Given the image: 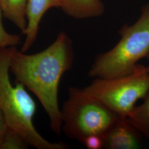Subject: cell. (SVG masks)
Masks as SVG:
<instances>
[{
	"label": "cell",
	"mask_w": 149,
	"mask_h": 149,
	"mask_svg": "<svg viewBox=\"0 0 149 149\" xmlns=\"http://www.w3.org/2000/svg\"><path fill=\"white\" fill-rule=\"evenodd\" d=\"M74 60L72 41L63 32L39 53L26 54L15 47L11 55L10 70L16 82L21 83L37 97L48 115L51 130L57 135L62 132L59 83L63 74L72 68Z\"/></svg>",
	"instance_id": "6da1fadb"
},
{
	"label": "cell",
	"mask_w": 149,
	"mask_h": 149,
	"mask_svg": "<svg viewBox=\"0 0 149 149\" xmlns=\"http://www.w3.org/2000/svg\"><path fill=\"white\" fill-rule=\"evenodd\" d=\"M15 47L0 48V108L7 126L21 134L29 145L37 149H68V145L51 143L38 132L33 123L37 108L35 102L21 83L12 85L9 72Z\"/></svg>",
	"instance_id": "7a4b0ae2"
},
{
	"label": "cell",
	"mask_w": 149,
	"mask_h": 149,
	"mask_svg": "<svg viewBox=\"0 0 149 149\" xmlns=\"http://www.w3.org/2000/svg\"><path fill=\"white\" fill-rule=\"evenodd\" d=\"M121 38L111 50L99 54L88 71L89 77L111 79L129 74L149 52V4L145 6L138 20L119 31Z\"/></svg>",
	"instance_id": "3957f363"
},
{
	"label": "cell",
	"mask_w": 149,
	"mask_h": 149,
	"mask_svg": "<svg viewBox=\"0 0 149 149\" xmlns=\"http://www.w3.org/2000/svg\"><path fill=\"white\" fill-rule=\"evenodd\" d=\"M60 117L65 135L83 144L91 135L103 138L120 117L84 89L71 87Z\"/></svg>",
	"instance_id": "277c9868"
},
{
	"label": "cell",
	"mask_w": 149,
	"mask_h": 149,
	"mask_svg": "<svg viewBox=\"0 0 149 149\" xmlns=\"http://www.w3.org/2000/svg\"><path fill=\"white\" fill-rule=\"evenodd\" d=\"M84 89L120 117L127 118L136 102L149 92V72L146 66L138 64L129 74L95 78Z\"/></svg>",
	"instance_id": "5b68a950"
},
{
	"label": "cell",
	"mask_w": 149,
	"mask_h": 149,
	"mask_svg": "<svg viewBox=\"0 0 149 149\" xmlns=\"http://www.w3.org/2000/svg\"><path fill=\"white\" fill-rule=\"evenodd\" d=\"M60 0H27V27L22 33L26 35V39L21 52L26 53L35 42L40 22L45 12L53 7L60 8Z\"/></svg>",
	"instance_id": "8992f818"
},
{
	"label": "cell",
	"mask_w": 149,
	"mask_h": 149,
	"mask_svg": "<svg viewBox=\"0 0 149 149\" xmlns=\"http://www.w3.org/2000/svg\"><path fill=\"white\" fill-rule=\"evenodd\" d=\"M136 130L127 118L120 117L103 138V148L134 149L139 147Z\"/></svg>",
	"instance_id": "52a82bcc"
},
{
	"label": "cell",
	"mask_w": 149,
	"mask_h": 149,
	"mask_svg": "<svg viewBox=\"0 0 149 149\" xmlns=\"http://www.w3.org/2000/svg\"><path fill=\"white\" fill-rule=\"evenodd\" d=\"M60 2L65 13L76 19L97 17L104 12L101 0H60Z\"/></svg>",
	"instance_id": "ba28073f"
},
{
	"label": "cell",
	"mask_w": 149,
	"mask_h": 149,
	"mask_svg": "<svg viewBox=\"0 0 149 149\" xmlns=\"http://www.w3.org/2000/svg\"><path fill=\"white\" fill-rule=\"evenodd\" d=\"M27 0H0V8L3 16L12 22L22 32L27 27Z\"/></svg>",
	"instance_id": "9c48e42d"
},
{
	"label": "cell",
	"mask_w": 149,
	"mask_h": 149,
	"mask_svg": "<svg viewBox=\"0 0 149 149\" xmlns=\"http://www.w3.org/2000/svg\"><path fill=\"white\" fill-rule=\"evenodd\" d=\"M143 100L141 104L134 107L127 119L136 131L149 140V92Z\"/></svg>",
	"instance_id": "30bf717a"
},
{
	"label": "cell",
	"mask_w": 149,
	"mask_h": 149,
	"mask_svg": "<svg viewBox=\"0 0 149 149\" xmlns=\"http://www.w3.org/2000/svg\"><path fill=\"white\" fill-rule=\"evenodd\" d=\"M29 146L21 134L8 127L0 149H26Z\"/></svg>",
	"instance_id": "8fae6325"
},
{
	"label": "cell",
	"mask_w": 149,
	"mask_h": 149,
	"mask_svg": "<svg viewBox=\"0 0 149 149\" xmlns=\"http://www.w3.org/2000/svg\"><path fill=\"white\" fill-rule=\"evenodd\" d=\"M2 12L0 8V48L16 47L21 43V37L17 34H12L7 32L2 22Z\"/></svg>",
	"instance_id": "7c38bea8"
},
{
	"label": "cell",
	"mask_w": 149,
	"mask_h": 149,
	"mask_svg": "<svg viewBox=\"0 0 149 149\" xmlns=\"http://www.w3.org/2000/svg\"><path fill=\"white\" fill-rule=\"evenodd\" d=\"M82 144L89 149H102L103 146V138L98 135H91L86 139Z\"/></svg>",
	"instance_id": "4fadbf2b"
},
{
	"label": "cell",
	"mask_w": 149,
	"mask_h": 149,
	"mask_svg": "<svg viewBox=\"0 0 149 149\" xmlns=\"http://www.w3.org/2000/svg\"><path fill=\"white\" fill-rule=\"evenodd\" d=\"M7 124L4 114L0 108V148L7 129Z\"/></svg>",
	"instance_id": "5bb4252c"
},
{
	"label": "cell",
	"mask_w": 149,
	"mask_h": 149,
	"mask_svg": "<svg viewBox=\"0 0 149 149\" xmlns=\"http://www.w3.org/2000/svg\"><path fill=\"white\" fill-rule=\"evenodd\" d=\"M147 58H148V60H149V53H148V56H147ZM146 69H147V70L149 72V64L147 66H146Z\"/></svg>",
	"instance_id": "9a60e30c"
}]
</instances>
